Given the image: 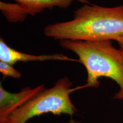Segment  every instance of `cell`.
Wrapping results in <instances>:
<instances>
[{"mask_svg":"<svg viewBox=\"0 0 123 123\" xmlns=\"http://www.w3.org/2000/svg\"><path fill=\"white\" fill-rule=\"evenodd\" d=\"M43 33L59 41H115L123 35V5L104 7L83 4L75 11L71 20L49 25Z\"/></svg>","mask_w":123,"mask_h":123,"instance_id":"1","label":"cell"},{"mask_svg":"<svg viewBox=\"0 0 123 123\" xmlns=\"http://www.w3.org/2000/svg\"><path fill=\"white\" fill-rule=\"evenodd\" d=\"M59 43L62 48L74 53L86 69V83L81 88H97L100 78H110L119 87L113 98L123 101V53L115 48L112 40L65 39L59 41Z\"/></svg>","mask_w":123,"mask_h":123,"instance_id":"2","label":"cell"},{"mask_svg":"<svg viewBox=\"0 0 123 123\" xmlns=\"http://www.w3.org/2000/svg\"><path fill=\"white\" fill-rule=\"evenodd\" d=\"M79 90L73 88V83L67 76L60 78L53 87L44 88L0 123H27L34 117L52 113L54 115H68L73 116L78 111L70 95Z\"/></svg>","mask_w":123,"mask_h":123,"instance_id":"3","label":"cell"},{"mask_svg":"<svg viewBox=\"0 0 123 123\" xmlns=\"http://www.w3.org/2000/svg\"><path fill=\"white\" fill-rule=\"evenodd\" d=\"M16 4L1 1L0 9L9 21L17 22L25 19L27 15H35L46 9L54 7L67 9L74 2L90 4L89 0H15Z\"/></svg>","mask_w":123,"mask_h":123,"instance_id":"4","label":"cell"},{"mask_svg":"<svg viewBox=\"0 0 123 123\" xmlns=\"http://www.w3.org/2000/svg\"><path fill=\"white\" fill-rule=\"evenodd\" d=\"M44 88V84H41L34 88L24 87L19 92L13 93L6 90L1 83L0 120L4 119L12 114Z\"/></svg>","mask_w":123,"mask_h":123,"instance_id":"5","label":"cell"},{"mask_svg":"<svg viewBox=\"0 0 123 123\" xmlns=\"http://www.w3.org/2000/svg\"><path fill=\"white\" fill-rule=\"evenodd\" d=\"M47 61H71L79 62L78 59L71 58L63 54H53L33 55L24 53L10 47L4 41L3 38L0 39V61L14 65L19 62H43Z\"/></svg>","mask_w":123,"mask_h":123,"instance_id":"6","label":"cell"},{"mask_svg":"<svg viewBox=\"0 0 123 123\" xmlns=\"http://www.w3.org/2000/svg\"><path fill=\"white\" fill-rule=\"evenodd\" d=\"M0 72L5 77H10L14 79H20L22 78V74L16 70L13 65L0 61Z\"/></svg>","mask_w":123,"mask_h":123,"instance_id":"7","label":"cell"},{"mask_svg":"<svg viewBox=\"0 0 123 123\" xmlns=\"http://www.w3.org/2000/svg\"><path fill=\"white\" fill-rule=\"evenodd\" d=\"M115 41H116V42H118V43L119 44L120 49L122 51V52L123 53V35L116 38L115 39Z\"/></svg>","mask_w":123,"mask_h":123,"instance_id":"8","label":"cell"}]
</instances>
